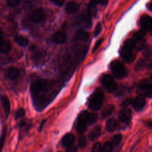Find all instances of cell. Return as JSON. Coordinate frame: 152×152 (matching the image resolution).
<instances>
[{"label": "cell", "mask_w": 152, "mask_h": 152, "mask_svg": "<svg viewBox=\"0 0 152 152\" xmlns=\"http://www.w3.org/2000/svg\"><path fill=\"white\" fill-rule=\"evenodd\" d=\"M140 24L144 30H148L152 28V18L149 15H143L140 20Z\"/></svg>", "instance_id": "cell-11"}, {"label": "cell", "mask_w": 152, "mask_h": 152, "mask_svg": "<svg viewBox=\"0 0 152 152\" xmlns=\"http://www.w3.org/2000/svg\"><path fill=\"white\" fill-rule=\"evenodd\" d=\"M114 110H115V106L113 104H108L106 106L103 108L102 112L101 118L102 119L106 118L107 117H108L109 115L112 114V113L113 112Z\"/></svg>", "instance_id": "cell-20"}, {"label": "cell", "mask_w": 152, "mask_h": 152, "mask_svg": "<svg viewBox=\"0 0 152 152\" xmlns=\"http://www.w3.org/2000/svg\"><path fill=\"white\" fill-rule=\"evenodd\" d=\"M103 41V39L102 38V39H99V40L96 42V43H95V45H94V46L93 49V52H95L96 50H97V49L99 48V46H100L101 45V44L102 43Z\"/></svg>", "instance_id": "cell-34"}, {"label": "cell", "mask_w": 152, "mask_h": 152, "mask_svg": "<svg viewBox=\"0 0 152 152\" xmlns=\"http://www.w3.org/2000/svg\"><path fill=\"white\" fill-rule=\"evenodd\" d=\"M66 152H77V147L75 145H72L67 147Z\"/></svg>", "instance_id": "cell-37"}, {"label": "cell", "mask_w": 152, "mask_h": 152, "mask_svg": "<svg viewBox=\"0 0 152 152\" xmlns=\"http://www.w3.org/2000/svg\"><path fill=\"white\" fill-rule=\"evenodd\" d=\"M145 102L146 100L145 96L141 94L138 95L135 99L132 100L131 104L135 110L139 111L144 107Z\"/></svg>", "instance_id": "cell-8"}, {"label": "cell", "mask_w": 152, "mask_h": 152, "mask_svg": "<svg viewBox=\"0 0 152 152\" xmlns=\"http://www.w3.org/2000/svg\"><path fill=\"white\" fill-rule=\"evenodd\" d=\"M141 94L148 97H152V83L148 80H143L140 81L138 86Z\"/></svg>", "instance_id": "cell-6"}, {"label": "cell", "mask_w": 152, "mask_h": 152, "mask_svg": "<svg viewBox=\"0 0 152 152\" xmlns=\"http://www.w3.org/2000/svg\"><path fill=\"white\" fill-rule=\"evenodd\" d=\"M122 139V136L121 134H116L113 137L112 143L114 145H117L118 144H119L120 143Z\"/></svg>", "instance_id": "cell-29"}, {"label": "cell", "mask_w": 152, "mask_h": 152, "mask_svg": "<svg viewBox=\"0 0 152 152\" xmlns=\"http://www.w3.org/2000/svg\"><path fill=\"white\" fill-rule=\"evenodd\" d=\"M1 102H2V106L4 110V112L5 113L6 116L7 117L10 112V109H11L10 101L7 96H2L1 97Z\"/></svg>", "instance_id": "cell-18"}, {"label": "cell", "mask_w": 152, "mask_h": 152, "mask_svg": "<svg viewBox=\"0 0 152 152\" xmlns=\"http://www.w3.org/2000/svg\"><path fill=\"white\" fill-rule=\"evenodd\" d=\"M131 102H132V100L130 99H126L124 103H123V106H126L130 104H131Z\"/></svg>", "instance_id": "cell-40"}, {"label": "cell", "mask_w": 152, "mask_h": 152, "mask_svg": "<svg viewBox=\"0 0 152 152\" xmlns=\"http://www.w3.org/2000/svg\"><path fill=\"white\" fill-rule=\"evenodd\" d=\"M79 10V5L75 2H70L68 3L65 7V11L69 14L75 13Z\"/></svg>", "instance_id": "cell-19"}, {"label": "cell", "mask_w": 152, "mask_h": 152, "mask_svg": "<svg viewBox=\"0 0 152 152\" xmlns=\"http://www.w3.org/2000/svg\"><path fill=\"white\" fill-rule=\"evenodd\" d=\"M110 66L113 75L116 78L122 79L127 76L128 71L120 61L117 60L113 61Z\"/></svg>", "instance_id": "cell-3"}, {"label": "cell", "mask_w": 152, "mask_h": 152, "mask_svg": "<svg viewBox=\"0 0 152 152\" xmlns=\"http://www.w3.org/2000/svg\"><path fill=\"white\" fill-rule=\"evenodd\" d=\"M78 23L86 28L90 27L91 26V22L88 14L87 13V14L81 15L78 19Z\"/></svg>", "instance_id": "cell-15"}, {"label": "cell", "mask_w": 152, "mask_h": 152, "mask_svg": "<svg viewBox=\"0 0 152 152\" xmlns=\"http://www.w3.org/2000/svg\"><path fill=\"white\" fill-rule=\"evenodd\" d=\"M151 35H152V28H151Z\"/></svg>", "instance_id": "cell-46"}, {"label": "cell", "mask_w": 152, "mask_h": 152, "mask_svg": "<svg viewBox=\"0 0 152 152\" xmlns=\"http://www.w3.org/2000/svg\"><path fill=\"white\" fill-rule=\"evenodd\" d=\"M20 75V71L18 69L14 66L10 67L7 72V77L8 78L11 80H16Z\"/></svg>", "instance_id": "cell-16"}, {"label": "cell", "mask_w": 152, "mask_h": 152, "mask_svg": "<svg viewBox=\"0 0 152 152\" xmlns=\"http://www.w3.org/2000/svg\"><path fill=\"white\" fill-rule=\"evenodd\" d=\"M2 36H3V31H2V29L0 28V39H2Z\"/></svg>", "instance_id": "cell-44"}, {"label": "cell", "mask_w": 152, "mask_h": 152, "mask_svg": "<svg viewBox=\"0 0 152 152\" xmlns=\"http://www.w3.org/2000/svg\"><path fill=\"white\" fill-rule=\"evenodd\" d=\"M21 0H7V4L10 7H15L20 4Z\"/></svg>", "instance_id": "cell-33"}, {"label": "cell", "mask_w": 152, "mask_h": 152, "mask_svg": "<svg viewBox=\"0 0 152 152\" xmlns=\"http://www.w3.org/2000/svg\"><path fill=\"white\" fill-rule=\"evenodd\" d=\"M97 119V115L96 113H89L88 117V124L92 125L94 124Z\"/></svg>", "instance_id": "cell-28"}, {"label": "cell", "mask_w": 152, "mask_h": 152, "mask_svg": "<svg viewBox=\"0 0 152 152\" xmlns=\"http://www.w3.org/2000/svg\"><path fill=\"white\" fill-rule=\"evenodd\" d=\"M48 86L49 83L46 80L39 79L34 81L30 86V91L33 99L47 90Z\"/></svg>", "instance_id": "cell-2"}, {"label": "cell", "mask_w": 152, "mask_h": 152, "mask_svg": "<svg viewBox=\"0 0 152 152\" xmlns=\"http://www.w3.org/2000/svg\"><path fill=\"white\" fill-rule=\"evenodd\" d=\"M108 2V0H99V3L102 5H106Z\"/></svg>", "instance_id": "cell-42"}, {"label": "cell", "mask_w": 152, "mask_h": 152, "mask_svg": "<svg viewBox=\"0 0 152 152\" xmlns=\"http://www.w3.org/2000/svg\"><path fill=\"white\" fill-rule=\"evenodd\" d=\"M102 83L104 88L110 93L115 91L117 88V83L113 77L109 75H104L102 78Z\"/></svg>", "instance_id": "cell-5"}, {"label": "cell", "mask_w": 152, "mask_h": 152, "mask_svg": "<svg viewBox=\"0 0 152 152\" xmlns=\"http://www.w3.org/2000/svg\"><path fill=\"white\" fill-rule=\"evenodd\" d=\"M45 18V12L41 8H37L34 10L31 14V20L35 23L41 22Z\"/></svg>", "instance_id": "cell-9"}, {"label": "cell", "mask_w": 152, "mask_h": 152, "mask_svg": "<svg viewBox=\"0 0 152 152\" xmlns=\"http://www.w3.org/2000/svg\"><path fill=\"white\" fill-rule=\"evenodd\" d=\"M102 30V26H101V24L100 23H99L96 26V28L94 29V35L95 36H97L101 31Z\"/></svg>", "instance_id": "cell-35"}, {"label": "cell", "mask_w": 152, "mask_h": 152, "mask_svg": "<svg viewBox=\"0 0 152 152\" xmlns=\"http://www.w3.org/2000/svg\"><path fill=\"white\" fill-rule=\"evenodd\" d=\"M113 144L110 142H106L103 146L101 152H112Z\"/></svg>", "instance_id": "cell-25"}, {"label": "cell", "mask_w": 152, "mask_h": 152, "mask_svg": "<svg viewBox=\"0 0 152 152\" xmlns=\"http://www.w3.org/2000/svg\"><path fill=\"white\" fill-rule=\"evenodd\" d=\"M75 140V138L73 134L71 133H68L63 137L62 139V145L64 147H68L73 145Z\"/></svg>", "instance_id": "cell-12"}, {"label": "cell", "mask_w": 152, "mask_h": 152, "mask_svg": "<svg viewBox=\"0 0 152 152\" xmlns=\"http://www.w3.org/2000/svg\"><path fill=\"white\" fill-rule=\"evenodd\" d=\"M101 126L100 125H97L94 126L89 132L88 135V138L90 141H94L101 134Z\"/></svg>", "instance_id": "cell-13"}, {"label": "cell", "mask_w": 152, "mask_h": 152, "mask_svg": "<svg viewBox=\"0 0 152 152\" xmlns=\"http://www.w3.org/2000/svg\"><path fill=\"white\" fill-rule=\"evenodd\" d=\"M87 144V140L84 136H81L78 141V145L80 148H84Z\"/></svg>", "instance_id": "cell-31"}, {"label": "cell", "mask_w": 152, "mask_h": 152, "mask_svg": "<svg viewBox=\"0 0 152 152\" xmlns=\"http://www.w3.org/2000/svg\"><path fill=\"white\" fill-rule=\"evenodd\" d=\"M87 13L90 16H94L97 13V8L96 6H93L91 5H88V7L87 8Z\"/></svg>", "instance_id": "cell-30"}, {"label": "cell", "mask_w": 152, "mask_h": 152, "mask_svg": "<svg viewBox=\"0 0 152 152\" xmlns=\"http://www.w3.org/2000/svg\"><path fill=\"white\" fill-rule=\"evenodd\" d=\"M148 8L149 10H150L151 11H152V1H151V2L149 3V4H148Z\"/></svg>", "instance_id": "cell-43"}, {"label": "cell", "mask_w": 152, "mask_h": 152, "mask_svg": "<svg viewBox=\"0 0 152 152\" xmlns=\"http://www.w3.org/2000/svg\"><path fill=\"white\" fill-rule=\"evenodd\" d=\"M12 49L11 43L8 41H2L0 43V52L4 54L9 53Z\"/></svg>", "instance_id": "cell-21"}, {"label": "cell", "mask_w": 152, "mask_h": 152, "mask_svg": "<svg viewBox=\"0 0 152 152\" xmlns=\"http://www.w3.org/2000/svg\"><path fill=\"white\" fill-rule=\"evenodd\" d=\"M25 115V110L23 108H18L15 112L14 118L17 120L23 117Z\"/></svg>", "instance_id": "cell-27"}, {"label": "cell", "mask_w": 152, "mask_h": 152, "mask_svg": "<svg viewBox=\"0 0 152 152\" xmlns=\"http://www.w3.org/2000/svg\"><path fill=\"white\" fill-rule=\"evenodd\" d=\"M88 39H89L88 34L86 31L83 30H77L74 36V40L77 41L86 42L88 40Z\"/></svg>", "instance_id": "cell-17"}, {"label": "cell", "mask_w": 152, "mask_h": 152, "mask_svg": "<svg viewBox=\"0 0 152 152\" xmlns=\"http://www.w3.org/2000/svg\"><path fill=\"white\" fill-rule=\"evenodd\" d=\"M117 125H118L117 121L115 118H109L106 121V129L109 132L113 131L116 128Z\"/></svg>", "instance_id": "cell-22"}, {"label": "cell", "mask_w": 152, "mask_h": 152, "mask_svg": "<svg viewBox=\"0 0 152 152\" xmlns=\"http://www.w3.org/2000/svg\"><path fill=\"white\" fill-rule=\"evenodd\" d=\"M102 148V145L100 142H96L92 147L91 152H101Z\"/></svg>", "instance_id": "cell-32"}, {"label": "cell", "mask_w": 152, "mask_h": 152, "mask_svg": "<svg viewBox=\"0 0 152 152\" xmlns=\"http://www.w3.org/2000/svg\"><path fill=\"white\" fill-rule=\"evenodd\" d=\"M99 3V0H90L89 4L93 6H96Z\"/></svg>", "instance_id": "cell-39"}, {"label": "cell", "mask_w": 152, "mask_h": 152, "mask_svg": "<svg viewBox=\"0 0 152 152\" xmlns=\"http://www.w3.org/2000/svg\"><path fill=\"white\" fill-rule=\"evenodd\" d=\"M50 1L53 4L58 7H61L64 4V0H50Z\"/></svg>", "instance_id": "cell-36"}, {"label": "cell", "mask_w": 152, "mask_h": 152, "mask_svg": "<svg viewBox=\"0 0 152 152\" xmlns=\"http://www.w3.org/2000/svg\"><path fill=\"white\" fill-rule=\"evenodd\" d=\"M151 80H152V74H151Z\"/></svg>", "instance_id": "cell-45"}, {"label": "cell", "mask_w": 152, "mask_h": 152, "mask_svg": "<svg viewBox=\"0 0 152 152\" xmlns=\"http://www.w3.org/2000/svg\"><path fill=\"white\" fill-rule=\"evenodd\" d=\"M134 49L137 50H142L145 46V41L143 39H133Z\"/></svg>", "instance_id": "cell-24"}, {"label": "cell", "mask_w": 152, "mask_h": 152, "mask_svg": "<svg viewBox=\"0 0 152 152\" xmlns=\"http://www.w3.org/2000/svg\"><path fill=\"white\" fill-rule=\"evenodd\" d=\"M119 120L124 123L128 124L131 120V111L128 108H124L119 113Z\"/></svg>", "instance_id": "cell-10"}, {"label": "cell", "mask_w": 152, "mask_h": 152, "mask_svg": "<svg viewBox=\"0 0 152 152\" xmlns=\"http://www.w3.org/2000/svg\"><path fill=\"white\" fill-rule=\"evenodd\" d=\"M14 40L18 45L21 46H26L28 43V40L21 35L16 36L14 37Z\"/></svg>", "instance_id": "cell-23"}, {"label": "cell", "mask_w": 152, "mask_h": 152, "mask_svg": "<svg viewBox=\"0 0 152 152\" xmlns=\"http://www.w3.org/2000/svg\"><path fill=\"white\" fill-rule=\"evenodd\" d=\"M145 125L150 128H151L152 129V121H146L145 122Z\"/></svg>", "instance_id": "cell-41"}, {"label": "cell", "mask_w": 152, "mask_h": 152, "mask_svg": "<svg viewBox=\"0 0 152 152\" xmlns=\"http://www.w3.org/2000/svg\"><path fill=\"white\" fill-rule=\"evenodd\" d=\"M5 131L4 132L2 137H1V139L0 140V152L1 151V149L3 147V144H4V140H5Z\"/></svg>", "instance_id": "cell-38"}, {"label": "cell", "mask_w": 152, "mask_h": 152, "mask_svg": "<svg viewBox=\"0 0 152 152\" xmlns=\"http://www.w3.org/2000/svg\"><path fill=\"white\" fill-rule=\"evenodd\" d=\"M66 40V34L62 31H58L55 33L53 37L52 40L56 43L62 44L64 43Z\"/></svg>", "instance_id": "cell-14"}, {"label": "cell", "mask_w": 152, "mask_h": 152, "mask_svg": "<svg viewBox=\"0 0 152 152\" xmlns=\"http://www.w3.org/2000/svg\"><path fill=\"white\" fill-rule=\"evenodd\" d=\"M132 48L130 46L124 44V46L121 49V56L122 59L126 62H132L135 59V56L132 52Z\"/></svg>", "instance_id": "cell-7"}, {"label": "cell", "mask_w": 152, "mask_h": 152, "mask_svg": "<svg viewBox=\"0 0 152 152\" xmlns=\"http://www.w3.org/2000/svg\"><path fill=\"white\" fill-rule=\"evenodd\" d=\"M104 93L101 88H97L88 99V106L90 109L96 111L99 110L103 104Z\"/></svg>", "instance_id": "cell-1"}, {"label": "cell", "mask_w": 152, "mask_h": 152, "mask_svg": "<svg viewBox=\"0 0 152 152\" xmlns=\"http://www.w3.org/2000/svg\"><path fill=\"white\" fill-rule=\"evenodd\" d=\"M88 114L89 113L87 111L84 110L81 112L79 115L76 125V129L77 133L81 134L86 131L88 124Z\"/></svg>", "instance_id": "cell-4"}, {"label": "cell", "mask_w": 152, "mask_h": 152, "mask_svg": "<svg viewBox=\"0 0 152 152\" xmlns=\"http://www.w3.org/2000/svg\"><path fill=\"white\" fill-rule=\"evenodd\" d=\"M145 35V31L144 30H140L134 33L133 36V39H143Z\"/></svg>", "instance_id": "cell-26"}]
</instances>
